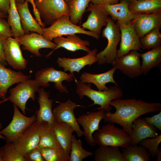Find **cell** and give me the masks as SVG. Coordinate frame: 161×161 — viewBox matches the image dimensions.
<instances>
[{
    "label": "cell",
    "instance_id": "cell-1",
    "mask_svg": "<svg viewBox=\"0 0 161 161\" xmlns=\"http://www.w3.org/2000/svg\"><path fill=\"white\" fill-rule=\"evenodd\" d=\"M110 106L114 107V113L105 112L103 120L108 123H117L130 136L132 132L131 126L133 122L141 116L146 113L161 110L160 103H148L135 98L112 100Z\"/></svg>",
    "mask_w": 161,
    "mask_h": 161
},
{
    "label": "cell",
    "instance_id": "cell-2",
    "mask_svg": "<svg viewBox=\"0 0 161 161\" xmlns=\"http://www.w3.org/2000/svg\"><path fill=\"white\" fill-rule=\"evenodd\" d=\"M77 87L76 92L80 99L85 96L93 101V103L89 106L97 105L100 107L96 109H103L106 112H110L111 107L110 102L112 100L120 99L123 95L121 88L116 85L111 87L109 89L105 91H97L91 88L92 84L85 83L80 80H75Z\"/></svg>",
    "mask_w": 161,
    "mask_h": 161
},
{
    "label": "cell",
    "instance_id": "cell-3",
    "mask_svg": "<svg viewBox=\"0 0 161 161\" xmlns=\"http://www.w3.org/2000/svg\"><path fill=\"white\" fill-rule=\"evenodd\" d=\"M102 36L107 40L105 49L97 54V62L100 65L112 64L117 58V47L121 39V33L119 25L116 24L109 17L107 24L102 32Z\"/></svg>",
    "mask_w": 161,
    "mask_h": 161
},
{
    "label": "cell",
    "instance_id": "cell-4",
    "mask_svg": "<svg viewBox=\"0 0 161 161\" xmlns=\"http://www.w3.org/2000/svg\"><path fill=\"white\" fill-rule=\"evenodd\" d=\"M96 144L99 146H111L122 148L131 145L130 136L123 129L108 123L93 134Z\"/></svg>",
    "mask_w": 161,
    "mask_h": 161
},
{
    "label": "cell",
    "instance_id": "cell-5",
    "mask_svg": "<svg viewBox=\"0 0 161 161\" xmlns=\"http://www.w3.org/2000/svg\"><path fill=\"white\" fill-rule=\"evenodd\" d=\"M69 15L62 16L56 20L47 28H43V35L48 40L52 41L55 38L64 35L80 33L86 35L98 40L100 35L80 26L75 25L70 20Z\"/></svg>",
    "mask_w": 161,
    "mask_h": 161
},
{
    "label": "cell",
    "instance_id": "cell-6",
    "mask_svg": "<svg viewBox=\"0 0 161 161\" xmlns=\"http://www.w3.org/2000/svg\"><path fill=\"white\" fill-rule=\"evenodd\" d=\"M40 87L39 84L35 79H29L19 82L16 87L10 89L8 100L19 107L25 115L27 101L30 98L35 100V93L38 92Z\"/></svg>",
    "mask_w": 161,
    "mask_h": 161
},
{
    "label": "cell",
    "instance_id": "cell-7",
    "mask_svg": "<svg viewBox=\"0 0 161 161\" xmlns=\"http://www.w3.org/2000/svg\"><path fill=\"white\" fill-rule=\"evenodd\" d=\"M36 8L45 24L51 25L62 16L69 15L64 0H34Z\"/></svg>",
    "mask_w": 161,
    "mask_h": 161
},
{
    "label": "cell",
    "instance_id": "cell-8",
    "mask_svg": "<svg viewBox=\"0 0 161 161\" xmlns=\"http://www.w3.org/2000/svg\"><path fill=\"white\" fill-rule=\"evenodd\" d=\"M74 78L73 73L67 74L64 71L57 70L53 67H50L38 71L35 75V79L41 87L47 88L49 86L48 83L52 82L54 83L55 88L61 92L68 93L66 87L63 85L62 82L64 81L71 82Z\"/></svg>",
    "mask_w": 161,
    "mask_h": 161
},
{
    "label": "cell",
    "instance_id": "cell-9",
    "mask_svg": "<svg viewBox=\"0 0 161 161\" xmlns=\"http://www.w3.org/2000/svg\"><path fill=\"white\" fill-rule=\"evenodd\" d=\"M14 113L9 124L0 131L5 138L6 143H12L28 127L36 120V115L27 117L23 114L18 107L13 104Z\"/></svg>",
    "mask_w": 161,
    "mask_h": 161
},
{
    "label": "cell",
    "instance_id": "cell-10",
    "mask_svg": "<svg viewBox=\"0 0 161 161\" xmlns=\"http://www.w3.org/2000/svg\"><path fill=\"white\" fill-rule=\"evenodd\" d=\"M40 139V125L36 121L12 142L15 150L23 156L36 148Z\"/></svg>",
    "mask_w": 161,
    "mask_h": 161
},
{
    "label": "cell",
    "instance_id": "cell-11",
    "mask_svg": "<svg viewBox=\"0 0 161 161\" xmlns=\"http://www.w3.org/2000/svg\"><path fill=\"white\" fill-rule=\"evenodd\" d=\"M121 33L120 47L117 50V58L131 50H140V38L134 27L133 20L128 24L117 22Z\"/></svg>",
    "mask_w": 161,
    "mask_h": 161
},
{
    "label": "cell",
    "instance_id": "cell-12",
    "mask_svg": "<svg viewBox=\"0 0 161 161\" xmlns=\"http://www.w3.org/2000/svg\"><path fill=\"white\" fill-rule=\"evenodd\" d=\"M140 54L137 51L131 50L128 53L117 58L112 65L129 78H137L143 74Z\"/></svg>",
    "mask_w": 161,
    "mask_h": 161
},
{
    "label": "cell",
    "instance_id": "cell-13",
    "mask_svg": "<svg viewBox=\"0 0 161 161\" xmlns=\"http://www.w3.org/2000/svg\"><path fill=\"white\" fill-rule=\"evenodd\" d=\"M78 107H83L69 99L64 102L59 103L52 111L55 121L63 122L70 125L78 137H80L83 135V132L80 129L74 113V109Z\"/></svg>",
    "mask_w": 161,
    "mask_h": 161
},
{
    "label": "cell",
    "instance_id": "cell-14",
    "mask_svg": "<svg viewBox=\"0 0 161 161\" xmlns=\"http://www.w3.org/2000/svg\"><path fill=\"white\" fill-rule=\"evenodd\" d=\"M105 111L100 109L98 111L82 114L76 118L77 121L83 130V135L86 142L90 146H95L93 137L94 132L99 130V125L103 119Z\"/></svg>",
    "mask_w": 161,
    "mask_h": 161
},
{
    "label": "cell",
    "instance_id": "cell-15",
    "mask_svg": "<svg viewBox=\"0 0 161 161\" xmlns=\"http://www.w3.org/2000/svg\"><path fill=\"white\" fill-rule=\"evenodd\" d=\"M87 10L90 13L82 27L100 35L102 28L107 24L108 13L100 5L91 3L89 4Z\"/></svg>",
    "mask_w": 161,
    "mask_h": 161
},
{
    "label": "cell",
    "instance_id": "cell-16",
    "mask_svg": "<svg viewBox=\"0 0 161 161\" xmlns=\"http://www.w3.org/2000/svg\"><path fill=\"white\" fill-rule=\"evenodd\" d=\"M18 40L10 37L5 40L4 52L6 62L14 69L21 70L25 69L27 61L23 57Z\"/></svg>",
    "mask_w": 161,
    "mask_h": 161
},
{
    "label": "cell",
    "instance_id": "cell-17",
    "mask_svg": "<svg viewBox=\"0 0 161 161\" xmlns=\"http://www.w3.org/2000/svg\"><path fill=\"white\" fill-rule=\"evenodd\" d=\"M16 39L21 45L23 46V49L27 50L38 57L41 56L39 52L41 49L46 48L54 49L57 46L55 43L48 40L43 35L35 32H31Z\"/></svg>",
    "mask_w": 161,
    "mask_h": 161
},
{
    "label": "cell",
    "instance_id": "cell-18",
    "mask_svg": "<svg viewBox=\"0 0 161 161\" xmlns=\"http://www.w3.org/2000/svg\"><path fill=\"white\" fill-rule=\"evenodd\" d=\"M134 14V28L140 38L155 28H161V12L148 14Z\"/></svg>",
    "mask_w": 161,
    "mask_h": 161
},
{
    "label": "cell",
    "instance_id": "cell-19",
    "mask_svg": "<svg viewBox=\"0 0 161 161\" xmlns=\"http://www.w3.org/2000/svg\"><path fill=\"white\" fill-rule=\"evenodd\" d=\"M97 49L95 48L81 57L71 58L65 57L58 58L57 62L59 67H62L65 72L69 71L70 73L80 71L86 65L89 66L97 62L96 57Z\"/></svg>",
    "mask_w": 161,
    "mask_h": 161
},
{
    "label": "cell",
    "instance_id": "cell-20",
    "mask_svg": "<svg viewBox=\"0 0 161 161\" xmlns=\"http://www.w3.org/2000/svg\"><path fill=\"white\" fill-rule=\"evenodd\" d=\"M39 109L35 112L36 121L39 124L46 122L52 126L55 121L52 110L53 100L49 99L50 92H46L43 88L38 91Z\"/></svg>",
    "mask_w": 161,
    "mask_h": 161
},
{
    "label": "cell",
    "instance_id": "cell-21",
    "mask_svg": "<svg viewBox=\"0 0 161 161\" xmlns=\"http://www.w3.org/2000/svg\"><path fill=\"white\" fill-rule=\"evenodd\" d=\"M30 77L20 71L7 68L0 63V100L6 98L8 89L13 84L24 81Z\"/></svg>",
    "mask_w": 161,
    "mask_h": 161
},
{
    "label": "cell",
    "instance_id": "cell-22",
    "mask_svg": "<svg viewBox=\"0 0 161 161\" xmlns=\"http://www.w3.org/2000/svg\"><path fill=\"white\" fill-rule=\"evenodd\" d=\"M120 1L115 4L100 5L103 7L114 21L116 20L117 22L127 24L134 19L135 14L129 9V2L126 0H120Z\"/></svg>",
    "mask_w": 161,
    "mask_h": 161
},
{
    "label": "cell",
    "instance_id": "cell-23",
    "mask_svg": "<svg viewBox=\"0 0 161 161\" xmlns=\"http://www.w3.org/2000/svg\"><path fill=\"white\" fill-rule=\"evenodd\" d=\"M66 36V38L61 36L56 37L53 39L57 46L55 49L46 56L47 58L49 57L55 50L61 47L74 52L82 50L88 53L91 51L87 47L90 45L89 41L81 39L76 34Z\"/></svg>",
    "mask_w": 161,
    "mask_h": 161
},
{
    "label": "cell",
    "instance_id": "cell-24",
    "mask_svg": "<svg viewBox=\"0 0 161 161\" xmlns=\"http://www.w3.org/2000/svg\"><path fill=\"white\" fill-rule=\"evenodd\" d=\"M132 132L130 136L131 145H137L143 139L154 138L158 135L157 128L148 123L143 118H138L133 123Z\"/></svg>",
    "mask_w": 161,
    "mask_h": 161
},
{
    "label": "cell",
    "instance_id": "cell-25",
    "mask_svg": "<svg viewBox=\"0 0 161 161\" xmlns=\"http://www.w3.org/2000/svg\"><path fill=\"white\" fill-rule=\"evenodd\" d=\"M16 4L24 34L33 32L42 35L43 28L32 16L29 9L28 2L26 0L23 4L16 2Z\"/></svg>",
    "mask_w": 161,
    "mask_h": 161
},
{
    "label": "cell",
    "instance_id": "cell-26",
    "mask_svg": "<svg viewBox=\"0 0 161 161\" xmlns=\"http://www.w3.org/2000/svg\"><path fill=\"white\" fill-rule=\"evenodd\" d=\"M116 70V69L113 67L110 70L99 74H94L84 72L80 77V81L84 83H93L99 91L108 90L109 89L106 86V84L108 83H112L118 86L113 77V75Z\"/></svg>",
    "mask_w": 161,
    "mask_h": 161
},
{
    "label": "cell",
    "instance_id": "cell-27",
    "mask_svg": "<svg viewBox=\"0 0 161 161\" xmlns=\"http://www.w3.org/2000/svg\"><path fill=\"white\" fill-rule=\"evenodd\" d=\"M57 139L61 147L69 154L73 128L63 122L55 121L52 126Z\"/></svg>",
    "mask_w": 161,
    "mask_h": 161
},
{
    "label": "cell",
    "instance_id": "cell-28",
    "mask_svg": "<svg viewBox=\"0 0 161 161\" xmlns=\"http://www.w3.org/2000/svg\"><path fill=\"white\" fill-rule=\"evenodd\" d=\"M40 125V139L37 148L39 149L44 148H63L58 141L52 126L46 122H42Z\"/></svg>",
    "mask_w": 161,
    "mask_h": 161
},
{
    "label": "cell",
    "instance_id": "cell-29",
    "mask_svg": "<svg viewBox=\"0 0 161 161\" xmlns=\"http://www.w3.org/2000/svg\"><path fill=\"white\" fill-rule=\"evenodd\" d=\"M129 8L134 14H148L161 12V0H141L129 2Z\"/></svg>",
    "mask_w": 161,
    "mask_h": 161
},
{
    "label": "cell",
    "instance_id": "cell-30",
    "mask_svg": "<svg viewBox=\"0 0 161 161\" xmlns=\"http://www.w3.org/2000/svg\"><path fill=\"white\" fill-rule=\"evenodd\" d=\"M142 73L146 75L153 68L160 66L161 62V46L140 54Z\"/></svg>",
    "mask_w": 161,
    "mask_h": 161
},
{
    "label": "cell",
    "instance_id": "cell-31",
    "mask_svg": "<svg viewBox=\"0 0 161 161\" xmlns=\"http://www.w3.org/2000/svg\"><path fill=\"white\" fill-rule=\"evenodd\" d=\"M94 156L95 161H126L118 147L100 146L95 151Z\"/></svg>",
    "mask_w": 161,
    "mask_h": 161
},
{
    "label": "cell",
    "instance_id": "cell-32",
    "mask_svg": "<svg viewBox=\"0 0 161 161\" xmlns=\"http://www.w3.org/2000/svg\"><path fill=\"white\" fill-rule=\"evenodd\" d=\"M126 161H150L147 149L140 144L130 145L123 148L121 152Z\"/></svg>",
    "mask_w": 161,
    "mask_h": 161
},
{
    "label": "cell",
    "instance_id": "cell-33",
    "mask_svg": "<svg viewBox=\"0 0 161 161\" xmlns=\"http://www.w3.org/2000/svg\"><path fill=\"white\" fill-rule=\"evenodd\" d=\"M10 1L7 21L10 27L13 37L17 38L25 34L22 28L15 0H10Z\"/></svg>",
    "mask_w": 161,
    "mask_h": 161
},
{
    "label": "cell",
    "instance_id": "cell-34",
    "mask_svg": "<svg viewBox=\"0 0 161 161\" xmlns=\"http://www.w3.org/2000/svg\"><path fill=\"white\" fill-rule=\"evenodd\" d=\"M92 0H72L67 5L69 10L70 20L77 25Z\"/></svg>",
    "mask_w": 161,
    "mask_h": 161
},
{
    "label": "cell",
    "instance_id": "cell-35",
    "mask_svg": "<svg viewBox=\"0 0 161 161\" xmlns=\"http://www.w3.org/2000/svg\"><path fill=\"white\" fill-rule=\"evenodd\" d=\"M160 29L158 27L155 28L140 38L141 48L151 49L161 46Z\"/></svg>",
    "mask_w": 161,
    "mask_h": 161
},
{
    "label": "cell",
    "instance_id": "cell-36",
    "mask_svg": "<svg viewBox=\"0 0 161 161\" xmlns=\"http://www.w3.org/2000/svg\"><path fill=\"white\" fill-rule=\"evenodd\" d=\"M81 140L77 139L75 135H72L69 154L70 161H81L89 156H93L92 152L83 148Z\"/></svg>",
    "mask_w": 161,
    "mask_h": 161
},
{
    "label": "cell",
    "instance_id": "cell-37",
    "mask_svg": "<svg viewBox=\"0 0 161 161\" xmlns=\"http://www.w3.org/2000/svg\"><path fill=\"white\" fill-rule=\"evenodd\" d=\"M40 150L45 161H70L69 154L63 148H40Z\"/></svg>",
    "mask_w": 161,
    "mask_h": 161
},
{
    "label": "cell",
    "instance_id": "cell-38",
    "mask_svg": "<svg viewBox=\"0 0 161 161\" xmlns=\"http://www.w3.org/2000/svg\"><path fill=\"white\" fill-rule=\"evenodd\" d=\"M0 155L3 161H26L15 149L12 143H6L0 148Z\"/></svg>",
    "mask_w": 161,
    "mask_h": 161
},
{
    "label": "cell",
    "instance_id": "cell-39",
    "mask_svg": "<svg viewBox=\"0 0 161 161\" xmlns=\"http://www.w3.org/2000/svg\"><path fill=\"white\" fill-rule=\"evenodd\" d=\"M161 142V135L154 138H146L143 140L139 143L147 149L152 158L156 155L159 144Z\"/></svg>",
    "mask_w": 161,
    "mask_h": 161
},
{
    "label": "cell",
    "instance_id": "cell-40",
    "mask_svg": "<svg viewBox=\"0 0 161 161\" xmlns=\"http://www.w3.org/2000/svg\"><path fill=\"white\" fill-rule=\"evenodd\" d=\"M10 37H13V35L7 21L4 18H0V37L7 38Z\"/></svg>",
    "mask_w": 161,
    "mask_h": 161
},
{
    "label": "cell",
    "instance_id": "cell-41",
    "mask_svg": "<svg viewBox=\"0 0 161 161\" xmlns=\"http://www.w3.org/2000/svg\"><path fill=\"white\" fill-rule=\"evenodd\" d=\"M24 157L26 161H45L41 154L40 149L37 148L29 151Z\"/></svg>",
    "mask_w": 161,
    "mask_h": 161
},
{
    "label": "cell",
    "instance_id": "cell-42",
    "mask_svg": "<svg viewBox=\"0 0 161 161\" xmlns=\"http://www.w3.org/2000/svg\"><path fill=\"white\" fill-rule=\"evenodd\" d=\"M143 118L149 124L161 131V110L159 113L153 116L144 117Z\"/></svg>",
    "mask_w": 161,
    "mask_h": 161
},
{
    "label": "cell",
    "instance_id": "cell-43",
    "mask_svg": "<svg viewBox=\"0 0 161 161\" xmlns=\"http://www.w3.org/2000/svg\"><path fill=\"white\" fill-rule=\"evenodd\" d=\"M6 39L0 37V63L4 66H6L7 64L4 48V43Z\"/></svg>",
    "mask_w": 161,
    "mask_h": 161
},
{
    "label": "cell",
    "instance_id": "cell-44",
    "mask_svg": "<svg viewBox=\"0 0 161 161\" xmlns=\"http://www.w3.org/2000/svg\"><path fill=\"white\" fill-rule=\"evenodd\" d=\"M10 3V0H0V11L7 15L9 8Z\"/></svg>",
    "mask_w": 161,
    "mask_h": 161
},
{
    "label": "cell",
    "instance_id": "cell-45",
    "mask_svg": "<svg viewBox=\"0 0 161 161\" xmlns=\"http://www.w3.org/2000/svg\"><path fill=\"white\" fill-rule=\"evenodd\" d=\"M120 0H92L91 3L97 4H115L119 3Z\"/></svg>",
    "mask_w": 161,
    "mask_h": 161
},
{
    "label": "cell",
    "instance_id": "cell-46",
    "mask_svg": "<svg viewBox=\"0 0 161 161\" xmlns=\"http://www.w3.org/2000/svg\"><path fill=\"white\" fill-rule=\"evenodd\" d=\"M156 156H157V161H161V149L159 148L157 152V153Z\"/></svg>",
    "mask_w": 161,
    "mask_h": 161
},
{
    "label": "cell",
    "instance_id": "cell-47",
    "mask_svg": "<svg viewBox=\"0 0 161 161\" xmlns=\"http://www.w3.org/2000/svg\"><path fill=\"white\" fill-rule=\"evenodd\" d=\"M27 1L28 2H30L32 5L33 8V11L35 10H37V9L36 8L35 4L34 3V0H25Z\"/></svg>",
    "mask_w": 161,
    "mask_h": 161
},
{
    "label": "cell",
    "instance_id": "cell-48",
    "mask_svg": "<svg viewBox=\"0 0 161 161\" xmlns=\"http://www.w3.org/2000/svg\"><path fill=\"white\" fill-rule=\"evenodd\" d=\"M6 14L0 11V18H4L7 17Z\"/></svg>",
    "mask_w": 161,
    "mask_h": 161
},
{
    "label": "cell",
    "instance_id": "cell-49",
    "mask_svg": "<svg viewBox=\"0 0 161 161\" xmlns=\"http://www.w3.org/2000/svg\"><path fill=\"white\" fill-rule=\"evenodd\" d=\"M16 2L18 3L23 4L25 1V0H15Z\"/></svg>",
    "mask_w": 161,
    "mask_h": 161
},
{
    "label": "cell",
    "instance_id": "cell-50",
    "mask_svg": "<svg viewBox=\"0 0 161 161\" xmlns=\"http://www.w3.org/2000/svg\"><path fill=\"white\" fill-rule=\"evenodd\" d=\"M2 128V125L0 123V129ZM0 138L3 139L4 140H5V138L4 136H3L2 135L0 134Z\"/></svg>",
    "mask_w": 161,
    "mask_h": 161
},
{
    "label": "cell",
    "instance_id": "cell-51",
    "mask_svg": "<svg viewBox=\"0 0 161 161\" xmlns=\"http://www.w3.org/2000/svg\"><path fill=\"white\" fill-rule=\"evenodd\" d=\"M8 101L7 98H6L5 99L1 101H0V104L1 103L6 102L7 101Z\"/></svg>",
    "mask_w": 161,
    "mask_h": 161
},
{
    "label": "cell",
    "instance_id": "cell-52",
    "mask_svg": "<svg viewBox=\"0 0 161 161\" xmlns=\"http://www.w3.org/2000/svg\"><path fill=\"white\" fill-rule=\"evenodd\" d=\"M64 0L65 1L66 4H68L70 2H71L72 0Z\"/></svg>",
    "mask_w": 161,
    "mask_h": 161
},
{
    "label": "cell",
    "instance_id": "cell-53",
    "mask_svg": "<svg viewBox=\"0 0 161 161\" xmlns=\"http://www.w3.org/2000/svg\"><path fill=\"white\" fill-rule=\"evenodd\" d=\"M128 1V2H130L131 1H139V0H126Z\"/></svg>",
    "mask_w": 161,
    "mask_h": 161
},
{
    "label": "cell",
    "instance_id": "cell-54",
    "mask_svg": "<svg viewBox=\"0 0 161 161\" xmlns=\"http://www.w3.org/2000/svg\"><path fill=\"white\" fill-rule=\"evenodd\" d=\"M0 161H3L2 158L1 157L0 155Z\"/></svg>",
    "mask_w": 161,
    "mask_h": 161
}]
</instances>
